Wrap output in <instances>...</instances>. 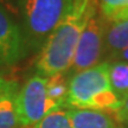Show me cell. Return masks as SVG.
I'll return each instance as SVG.
<instances>
[{
	"mask_svg": "<svg viewBox=\"0 0 128 128\" xmlns=\"http://www.w3.org/2000/svg\"><path fill=\"white\" fill-rule=\"evenodd\" d=\"M97 11V0H74L68 16L44 42L36 63L39 76L51 77L71 68L81 34Z\"/></svg>",
	"mask_w": 128,
	"mask_h": 128,
	"instance_id": "6da1fadb",
	"label": "cell"
},
{
	"mask_svg": "<svg viewBox=\"0 0 128 128\" xmlns=\"http://www.w3.org/2000/svg\"><path fill=\"white\" fill-rule=\"evenodd\" d=\"M109 62L75 74L68 83L65 106L75 109H92L115 113L122 104L113 90L108 74Z\"/></svg>",
	"mask_w": 128,
	"mask_h": 128,
	"instance_id": "7a4b0ae2",
	"label": "cell"
},
{
	"mask_svg": "<svg viewBox=\"0 0 128 128\" xmlns=\"http://www.w3.org/2000/svg\"><path fill=\"white\" fill-rule=\"evenodd\" d=\"M74 0H22L24 26L31 40H46L72 7Z\"/></svg>",
	"mask_w": 128,
	"mask_h": 128,
	"instance_id": "3957f363",
	"label": "cell"
},
{
	"mask_svg": "<svg viewBox=\"0 0 128 128\" xmlns=\"http://www.w3.org/2000/svg\"><path fill=\"white\" fill-rule=\"evenodd\" d=\"M48 77L33 76L17 92L16 109L18 124L23 127H34L46 114L60 107L51 101L46 92Z\"/></svg>",
	"mask_w": 128,
	"mask_h": 128,
	"instance_id": "277c9868",
	"label": "cell"
},
{
	"mask_svg": "<svg viewBox=\"0 0 128 128\" xmlns=\"http://www.w3.org/2000/svg\"><path fill=\"white\" fill-rule=\"evenodd\" d=\"M107 23V19L98 11L89 19L81 34L70 68L74 75L100 63L104 52L106 36L109 28Z\"/></svg>",
	"mask_w": 128,
	"mask_h": 128,
	"instance_id": "5b68a950",
	"label": "cell"
},
{
	"mask_svg": "<svg viewBox=\"0 0 128 128\" xmlns=\"http://www.w3.org/2000/svg\"><path fill=\"white\" fill-rule=\"evenodd\" d=\"M25 52V39L20 28L0 5V63H17Z\"/></svg>",
	"mask_w": 128,
	"mask_h": 128,
	"instance_id": "8992f818",
	"label": "cell"
},
{
	"mask_svg": "<svg viewBox=\"0 0 128 128\" xmlns=\"http://www.w3.org/2000/svg\"><path fill=\"white\" fill-rule=\"evenodd\" d=\"M72 128H116L113 119L103 112L92 109H68Z\"/></svg>",
	"mask_w": 128,
	"mask_h": 128,
	"instance_id": "52a82bcc",
	"label": "cell"
},
{
	"mask_svg": "<svg viewBox=\"0 0 128 128\" xmlns=\"http://www.w3.org/2000/svg\"><path fill=\"white\" fill-rule=\"evenodd\" d=\"M16 83L0 92V128H16L19 124L16 109Z\"/></svg>",
	"mask_w": 128,
	"mask_h": 128,
	"instance_id": "ba28073f",
	"label": "cell"
},
{
	"mask_svg": "<svg viewBox=\"0 0 128 128\" xmlns=\"http://www.w3.org/2000/svg\"><path fill=\"white\" fill-rule=\"evenodd\" d=\"M128 48V19L113 23L106 36L104 51L115 54Z\"/></svg>",
	"mask_w": 128,
	"mask_h": 128,
	"instance_id": "9c48e42d",
	"label": "cell"
},
{
	"mask_svg": "<svg viewBox=\"0 0 128 128\" xmlns=\"http://www.w3.org/2000/svg\"><path fill=\"white\" fill-rule=\"evenodd\" d=\"M110 86L121 101L128 96V62L114 60L108 66Z\"/></svg>",
	"mask_w": 128,
	"mask_h": 128,
	"instance_id": "30bf717a",
	"label": "cell"
},
{
	"mask_svg": "<svg viewBox=\"0 0 128 128\" xmlns=\"http://www.w3.org/2000/svg\"><path fill=\"white\" fill-rule=\"evenodd\" d=\"M68 83L69 82H66L63 74L48 77V83H46L48 96L60 108L65 107V101L68 96Z\"/></svg>",
	"mask_w": 128,
	"mask_h": 128,
	"instance_id": "8fae6325",
	"label": "cell"
},
{
	"mask_svg": "<svg viewBox=\"0 0 128 128\" xmlns=\"http://www.w3.org/2000/svg\"><path fill=\"white\" fill-rule=\"evenodd\" d=\"M33 128H72L68 116V110L58 108L46 114Z\"/></svg>",
	"mask_w": 128,
	"mask_h": 128,
	"instance_id": "7c38bea8",
	"label": "cell"
},
{
	"mask_svg": "<svg viewBox=\"0 0 128 128\" xmlns=\"http://www.w3.org/2000/svg\"><path fill=\"white\" fill-rule=\"evenodd\" d=\"M101 14L109 22L114 16L128 7V0H97Z\"/></svg>",
	"mask_w": 128,
	"mask_h": 128,
	"instance_id": "4fadbf2b",
	"label": "cell"
},
{
	"mask_svg": "<svg viewBox=\"0 0 128 128\" xmlns=\"http://www.w3.org/2000/svg\"><path fill=\"white\" fill-rule=\"evenodd\" d=\"M115 119L121 124H128V96L122 101V104L118 112H115Z\"/></svg>",
	"mask_w": 128,
	"mask_h": 128,
	"instance_id": "5bb4252c",
	"label": "cell"
},
{
	"mask_svg": "<svg viewBox=\"0 0 128 128\" xmlns=\"http://www.w3.org/2000/svg\"><path fill=\"white\" fill-rule=\"evenodd\" d=\"M20 1H22V0H0V5H1V6H5L6 8H8L11 12L18 13L19 6H20Z\"/></svg>",
	"mask_w": 128,
	"mask_h": 128,
	"instance_id": "9a60e30c",
	"label": "cell"
},
{
	"mask_svg": "<svg viewBox=\"0 0 128 128\" xmlns=\"http://www.w3.org/2000/svg\"><path fill=\"white\" fill-rule=\"evenodd\" d=\"M110 58H113L114 60H124V62H128V48L119 51V52L112 54V55H110Z\"/></svg>",
	"mask_w": 128,
	"mask_h": 128,
	"instance_id": "2e32d148",
	"label": "cell"
},
{
	"mask_svg": "<svg viewBox=\"0 0 128 128\" xmlns=\"http://www.w3.org/2000/svg\"><path fill=\"white\" fill-rule=\"evenodd\" d=\"M124 19H128V7H127V8H124V11L119 12L116 16H114V17L110 19L108 23L113 24V23H116V22H120V20H124Z\"/></svg>",
	"mask_w": 128,
	"mask_h": 128,
	"instance_id": "e0dca14e",
	"label": "cell"
},
{
	"mask_svg": "<svg viewBox=\"0 0 128 128\" xmlns=\"http://www.w3.org/2000/svg\"><path fill=\"white\" fill-rule=\"evenodd\" d=\"M14 82H11V81H7V80H5V78L0 77V92L6 90L7 88H10L11 86H13Z\"/></svg>",
	"mask_w": 128,
	"mask_h": 128,
	"instance_id": "ac0fdd59",
	"label": "cell"
},
{
	"mask_svg": "<svg viewBox=\"0 0 128 128\" xmlns=\"http://www.w3.org/2000/svg\"><path fill=\"white\" fill-rule=\"evenodd\" d=\"M120 128H124V127H120Z\"/></svg>",
	"mask_w": 128,
	"mask_h": 128,
	"instance_id": "d6986e66",
	"label": "cell"
}]
</instances>
